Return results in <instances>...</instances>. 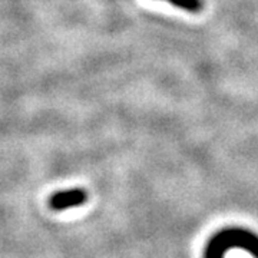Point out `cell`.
<instances>
[{"label":"cell","mask_w":258,"mask_h":258,"mask_svg":"<svg viewBox=\"0 0 258 258\" xmlns=\"http://www.w3.org/2000/svg\"><path fill=\"white\" fill-rule=\"evenodd\" d=\"M86 201H88V192L82 188H74V189H66L53 194L49 200V205L53 211H64L69 208L83 205Z\"/></svg>","instance_id":"cell-1"},{"label":"cell","mask_w":258,"mask_h":258,"mask_svg":"<svg viewBox=\"0 0 258 258\" xmlns=\"http://www.w3.org/2000/svg\"><path fill=\"white\" fill-rule=\"evenodd\" d=\"M166 2L189 13H200L204 9V0H166Z\"/></svg>","instance_id":"cell-2"}]
</instances>
